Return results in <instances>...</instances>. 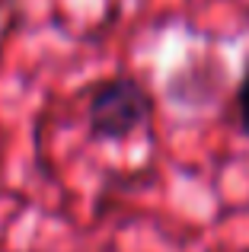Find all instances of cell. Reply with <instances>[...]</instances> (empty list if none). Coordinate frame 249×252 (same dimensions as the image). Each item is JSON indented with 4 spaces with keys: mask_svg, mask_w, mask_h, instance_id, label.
Wrapping results in <instances>:
<instances>
[{
    "mask_svg": "<svg viewBox=\"0 0 249 252\" xmlns=\"http://www.w3.org/2000/svg\"><path fill=\"white\" fill-rule=\"evenodd\" d=\"M154 115V96L134 77H112L99 83L87 105V125L96 141H124Z\"/></svg>",
    "mask_w": 249,
    "mask_h": 252,
    "instance_id": "6da1fadb",
    "label": "cell"
},
{
    "mask_svg": "<svg viewBox=\"0 0 249 252\" xmlns=\"http://www.w3.org/2000/svg\"><path fill=\"white\" fill-rule=\"evenodd\" d=\"M237 118H240V131L249 137V74L237 86Z\"/></svg>",
    "mask_w": 249,
    "mask_h": 252,
    "instance_id": "7a4b0ae2",
    "label": "cell"
},
{
    "mask_svg": "<svg viewBox=\"0 0 249 252\" xmlns=\"http://www.w3.org/2000/svg\"><path fill=\"white\" fill-rule=\"evenodd\" d=\"M246 252H249V249H246Z\"/></svg>",
    "mask_w": 249,
    "mask_h": 252,
    "instance_id": "3957f363",
    "label": "cell"
}]
</instances>
